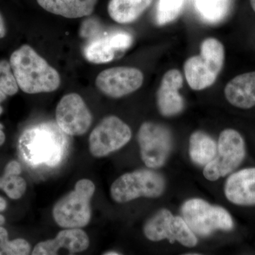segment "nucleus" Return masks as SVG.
Instances as JSON below:
<instances>
[{
    "label": "nucleus",
    "instance_id": "obj_14",
    "mask_svg": "<svg viewBox=\"0 0 255 255\" xmlns=\"http://www.w3.org/2000/svg\"><path fill=\"white\" fill-rule=\"evenodd\" d=\"M90 246V239L81 228H65L53 239L41 242L35 246L33 255H53L60 249L68 251L70 254L82 253Z\"/></svg>",
    "mask_w": 255,
    "mask_h": 255
},
{
    "label": "nucleus",
    "instance_id": "obj_20",
    "mask_svg": "<svg viewBox=\"0 0 255 255\" xmlns=\"http://www.w3.org/2000/svg\"><path fill=\"white\" fill-rule=\"evenodd\" d=\"M117 52L111 45L108 34L99 36L87 43L84 49V55L90 63H110L115 58Z\"/></svg>",
    "mask_w": 255,
    "mask_h": 255
},
{
    "label": "nucleus",
    "instance_id": "obj_34",
    "mask_svg": "<svg viewBox=\"0 0 255 255\" xmlns=\"http://www.w3.org/2000/svg\"><path fill=\"white\" fill-rule=\"evenodd\" d=\"M5 223V218L4 216H2V215L0 214V226H2V225H4V223Z\"/></svg>",
    "mask_w": 255,
    "mask_h": 255
},
{
    "label": "nucleus",
    "instance_id": "obj_10",
    "mask_svg": "<svg viewBox=\"0 0 255 255\" xmlns=\"http://www.w3.org/2000/svg\"><path fill=\"white\" fill-rule=\"evenodd\" d=\"M131 137V129L128 124L116 116H109L92 130L89 149L94 157H106L124 147Z\"/></svg>",
    "mask_w": 255,
    "mask_h": 255
},
{
    "label": "nucleus",
    "instance_id": "obj_35",
    "mask_svg": "<svg viewBox=\"0 0 255 255\" xmlns=\"http://www.w3.org/2000/svg\"><path fill=\"white\" fill-rule=\"evenodd\" d=\"M251 3L252 5V7H253V10H254L255 12V0H251Z\"/></svg>",
    "mask_w": 255,
    "mask_h": 255
},
{
    "label": "nucleus",
    "instance_id": "obj_7",
    "mask_svg": "<svg viewBox=\"0 0 255 255\" xmlns=\"http://www.w3.org/2000/svg\"><path fill=\"white\" fill-rule=\"evenodd\" d=\"M246 155V142L241 134L226 129L220 134L216 156L204 167L203 174L211 182L226 177L241 165Z\"/></svg>",
    "mask_w": 255,
    "mask_h": 255
},
{
    "label": "nucleus",
    "instance_id": "obj_2",
    "mask_svg": "<svg viewBox=\"0 0 255 255\" xmlns=\"http://www.w3.org/2000/svg\"><path fill=\"white\" fill-rule=\"evenodd\" d=\"M64 133L58 125L48 123L26 129L20 137L18 145L23 158L31 165H58L66 152Z\"/></svg>",
    "mask_w": 255,
    "mask_h": 255
},
{
    "label": "nucleus",
    "instance_id": "obj_19",
    "mask_svg": "<svg viewBox=\"0 0 255 255\" xmlns=\"http://www.w3.org/2000/svg\"><path fill=\"white\" fill-rule=\"evenodd\" d=\"M217 152V143L205 132L197 130L189 137V154L192 162L205 166L213 160Z\"/></svg>",
    "mask_w": 255,
    "mask_h": 255
},
{
    "label": "nucleus",
    "instance_id": "obj_27",
    "mask_svg": "<svg viewBox=\"0 0 255 255\" xmlns=\"http://www.w3.org/2000/svg\"><path fill=\"white\" fill-rule=\"evenodd\" d=\"M21 173V166L17 161H11L5 167L4 176L19 175Z\"/></svg>",
    "mask_w": 255,
    "mask_h": 255
},
{
    "label": "nucleus",
    "instance_id": "obj_12",
    "mask_svg": "<svg viewBox=\"0 0 255 255\" xmlns=\"http://www.w3.org/2000/svg\"><path fill=\"white\" fill-rule=\"evenodd\" d=\"M143 80V74L138 69L116 67L101 72L96 79V85L105 95L117 99L136 91Z\"/></svg>",
    "mask_w": 255,
    "mask_h": 255
},
{
    "label": "nucleus",
    "instance_id": "obj_6",
    "mask_svg": "<svg viewBox=\"0 0 255 255\" xmlns=\"http://www.w3.org/2000/svg\"><path fill=\"white\" fill-rule=\"evenodd\" d=\"M182 216L194 234L207 237L217 231L234 228L233 217L222 206L212 205L203 199H189L181 208Z\"/></svg>",
    "mask_w": 255,
    "mask_h": 255
},
{
    "label": "nucleus",
    "instance_id": "obj_36",
    "mask_svg": "<svg viewBox=\"0 0 255 255\" xmlns=\"http://www.w3.org/2000/svg\"><path fill=\"white\" fill-rule=\"evenodd\" d=\"M3 112V109L2 107L0 106V115H1V114H2Z\"/></svg>",
    "mask_w": 255,
    "mask_h": 255
},
{
    "label": "nucleus",
    "instance_id": "obj_15",
    "mask_svg": "<svg viewBox=\"0 0 255 255\" xmlns=\"http://www.w3.org/2000/svg\"><path fill=\"white\" fill-rule=\"evenodd\" d=\"M224 193L226 199L235 205L255 206V167L231 174L225 184Z\"/></svg>",
    "mask_w": 255,
    "mask_h": 255
},
{
    "label": "nucleus",
    "instance_id": "obj_18",
    "mask_svg": "<svg viewBox=\"0 0 255 255\" xmlns=\"http://www.w3.org/2000/svg\"><path fill=\"white\" fill-rule=\"evenodd\" d=\"M152 2V0H110L108 13L116 22L132 23L145 12Z\"/></svg>",
    "mask_w": 255,
    "mask_h": 255
},
{
    "label": "nucleus",
    "instance_id": "obj_31",
    "mask_svg": "<svg viewBox=\"0 0 255 255\" xmlns=\"http://www.w3.org/2000/svg\"><path fill=\"white\" fill-rule=\"evenodd\" d=\"M6 208V202L4 199L0 196V212L4 211Z\"/></svg>",
    "mask_w": 255,
    "mask_h": 255
},
{
    "label": "nucleus",
    "instance_id": "obj_17",
    "mask_svg": "<svg viewBox=\"0 0 255 255\" xmlns=\"http://www.w3.org/2000/svg\"><path fill=\"white\" fill-rule=\"evenodd\" d=\"M43 9L63 17L78 18L90 16L98 0H36Z\"/></svg>",
    "mask_w": 255,
    "mask_h": 255
},
{
    "label": "nucleus",
    "instance_id": "obj_4",
    "mask_svg": "<svg viewBox=\"0 0 255 255\" xmlns=\"http://www.w3.org/2000/svg\"><path fill=\"white\" fill-rule=\"evenodd\" d=\"M95 185L87 179L79 180L75 189L55 204L53 217L60 227L81 228L87 226L92 217L90 200L95 194Z\"/></svg>",
    "mask_w": 255,
    "mask_h": 255
},
{
    "label": "nucleus",
    "instance_id": "obj_11",
    "mask_svg": "<svg viewBox=\"0 0 255 255\" xmlns=\"http://www.w3.org/2000/svg\"><path fill=\"white\" fill-rule=\"evenodd\" d=\"M58 127L66 135L78 136L88 131L92 125L91 112L83 99L76 93L64 96L55 111Z\"/></svg>",
    "mask_w": 255,
    "mask_h": 255
},
{
    "label": "nucleus",
    "instance_id": "obj_28",
    "mask_svg": "<svg viewBox=\"0 0 255 255\" xmlns=\"http://www.w3.org/2000/svg\"><path fill=\"white\" fill-rule=\"evenodd\" d=\"M9 241L8 240V233L5 228L0 226V248Z\"/></svg>",
    "mask_w": 255,
    "mask_h": 255
},
{
    "label": "nucleus",
    "instance_id": "obj_8",
    "mask_svg": "<svg viewBox=\"0 0 255 255\" xmlns=\"http://www.w3.org/2000/svg\"><path fill=\"white\" fill-rule=\"evenodd\" d=\"M140 157L146 167L160 168L167 162L173 146L170 130L163 124L147 122L137 132Z\"/></svg>",
    "mask_w": 255,
    "mask_h": 255
},
{
    "label": "nucleus",
    "instance_id": "obj_22",
    "mask_svg": "<svg viewBox=\"0 0 255 255\" xmlns=\"http://www.w3.org/2000/svg\"><path fill=\"white\" fill-rule=\"evenodd\" d=\"M184 0H159L156 9L155 21L158 26L172 22L182 12Z\"/></svg>",
    "mask_w": 255,
    "mask_h": 255
},
{
    "label": "nucleus",
    "instance_id": "obj_5",
    "mask_svg": "<svg viewBox=\"0 0 255 255\" xmlns=\"http://www.w3.org/2000/svg\"><path fill=\"white\" fill-rule=\"evenodd\" d=\"M165 188L166 181L162 174L152 169H140L116 179L110 193L114 201L124 204L138 198H158L164 194Z\"/></svg>",
    "mask_w": 255,
    "mask_h": 255
},
{
    "label": "nucleus",
    "instance_id": "obj_32",
    "mask_svg": "<svg viewBox=\"0 0 255 255\" xmlns=\"http://www.w3.org/2000/svg\"><path fill=\"white\" fill-rule=\"evenodd\" d=\"M104 255H121V253H118L117 251H108L106 252L105 253H104Z\"/></svg>",
    "mask_w": 255,
    "mask_h": 255
},
{
    "label": "nucleus",
    "instance_id": "obj_9",
    "mask_svg": "<svg viewBox=\"0 0 255 255\" xmlns=\"http://www.w3.org/2000/svg\"><path fill=\"white\" fill-rule=\"evenodd\" d=\"M146 238L152 242L168 240L169 243L178 242L187 248H194L198 243L196 235L188 226L182 216H174L169 210L157 211L144 225Z\"/></svg>",
    "mask_w": 255,
    "mask_h": 255
},
{
    "label": "nucleus",
    "instance_id": "obj_13",
    "mask_svg": "<svg viewBox=\"0 0 255 255\" xmlns=\"http://www.w3.org/2000/svg\"><path fill=\"white\" fill-rule=\"evenodd\" d=\"M182 85V75L179 70L173 69L164 74L157 93V108L163 117H174L184 110V99L179 92Z\"/></svg>",
    "mask_w": 255,
    "mask_h": 255
},
{
    "label": "nucleus",
    "instance_id": "obj_25",
    "mask_svg": "<svg viewBox=\"0 0 255 255\" xmlns=\"http://www.w3.org/2000/svg\"><path fill=\"white\" fill-rule=\"evenodd\" d=\"M31 251V246L26 240L18 238L5 243L0 248V255H26Z\"/></svg>",
    "mask_w": 255,
    "mask_h": 255
},
{
    "label": "nucleus",
    "instance_id": "obj_23",
    "mask_svg": "<svg viewBox=\"0 0 255 255\" xmlns=\"http://www.w3.org/2000/svg\"><path fill=\"white\" fill-rule=\"evenodd\" d=\"M18 88L9 62L0 60V90L6 95L13 96L17 93Z\"/></svg>",
    "mask_w": 255,
    "mask_h": 255
},
{
    "label": "nucleus",
    "instance_id": "obj_29",
    "mask_svg": "<svg viewBox=\"0 0 255 255\" xmlns=\"http://www.w3.org/2000/svg\"><path fill=\"white\" fill-rule=\"evenodd\" d=\"M5 35H6V27H5L4 19L0 13V38H4Z\"/></svg>",
    "mask_w": 255,
    "mask_h": 255
},
{
    "label": "nucleus",
    "instance_id": "obj_24",
    "mask_svg": "<svg viewBox=\"0 0 255 255\" xmlns=\"http://www.w3.org/2000/svg\"><path fill=\"white\" fill-rule=\"evenodd\" d=\"M1 189L11 199H20L26 190V182L19 175L4 176L1 177Z\"/></svg>",
    "mask_w": 255,
    "mask_h": 255
},
{
    "label": "nucleus",
    "instance_id": "obj_37",
    "mask_svg": "<svg viewBox=\"0 0 255 255\" xmlns=\"http://www.w3.org/2000/svg\"><path fill=\"white\" fill-rule=\"evenodd\" d=\"M1 177L0 178V188H1Z\"/></svg>",
    "mask_w": 255,
    "mask_h": 255
},
{
    "label": "nucleus",
    "instance_id": "obj_30",
    "mask_svg": "<svg viewBox=\"0 0 255 255\" xmlns=\"http://www.w3.org/2000/svg\"><path fill=\"white\" fill-rule=\"evenodd\" d=\"M3 126L0 124V146L3 145L5 141V134L3 132Z\"/></svg>",
    "mask_w": 255,
    "mask_h": 255
},
{
    "label": "nucleus",
    "instance_id": "obj_33",
    "mask_svg": "<svg viewBox=\"0 0 255 255\" xmlns=\"http://www.w3.org/2000/svg\"><path fill=\"white\" fill-rule=\"evenodd\" d=\"M6 95H5L4 92H1V90H0V103L1 102H2L3 101H4L6 100Z\"/></svg>",
    "mask_w": 255,
    "mask_h": 255
},
{
    "label": "nucleus",
    "instance_id": "obj_21",
    "mask_svg": "<svg viewBox=\"0 0 255 255\" xmlns=\"http://www.w3.org/2000/svg\"><path fill=\"white\" fill-rule=\"evenodd\" d=\"M196 11L210 23L221 22L227 16L231 0H194Z\"/></svg>",
    "mask_w": 255,
    "mask_h": 255
},
{
    "label": "nucleus",
    "instance_id": "obj_16",
    "mask_svg": "<svg viewBox=\"0 0 255 255\" xmlns=\"http://www.w3.org/2000/svg\"><path fill=\"white\" fill-rule=\"evenodd\" d=\"M225 96L231 105L248 110L255 106V72L242 74L228 82Z\"/></svg>",
    "mask_w": 255,
    "mask_h": 255
},
{
    "label": "nucleus",
    "instance_id": "obj_1",
    "mask_svg": "<svg viewBox=\"0 0 255 255\" xmlns=\"http://www.w3.org/2000/svg\"><path fill=\"white\" fill-rule=\"evenodd\" d=\"M9 63L18 87L25 93L52 92L60 87L58 72L28 45L15 50Z\"/></svg>",
    "mask_w": 255,
    "mask_h": 255
},
{
    "label": "nucleus",
    "instance_id": "obj_3",
    "mask_svg": "<svg viewBox=\"0 0 255 255\" xmlns=\"http://www.w3.org/2000/svg\"><path fill=\"white\" fill-rule=\"evenodd\" d=\"M224 60L222 43L214 38L204 40L200 55L191 57L184 63V74L189 87L194 90L211 87L221 73Z\"/></svg>",
    "mask_w": 255,
    "mask_h": 255
},
{
    "label": "nucleus",
    "instance_id": "obj_26",
    "mask_svg": "<svg viewBox=\"0 0 255 255\" xmlns=\"http://www.w3.org/2000/svg\"><path fill=\"white\" fill-rule=\"evenodd\" d=\"M111 45L116 51H123L128 49L132 43V37L126 31H116L108 34Z\"/></svg>",
    "mask_w": 255,
    "mask_h": 255
}]
</instances>
